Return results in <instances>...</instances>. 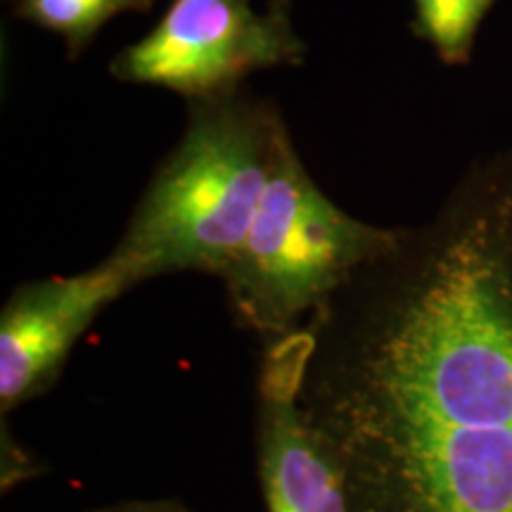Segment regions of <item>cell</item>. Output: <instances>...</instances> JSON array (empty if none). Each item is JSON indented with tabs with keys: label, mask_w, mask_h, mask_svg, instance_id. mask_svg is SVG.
Masks as SVG:
<instances>
[{
	"label": "cell",
	"mask_w": 512,
	"mask_h": 512,
	"mask_svg": "<svg viewBox=\"0 0 512 512\" xmlns=\"http://www.w3.org/2000/svg\"><path fill=\"white\" fill-rule=\"evenodd\" d=\"M155 0H17L19 15L62 36L69 53L79 55L93 36L121 12L150 10Z\"/></svg>",
	"instance_id": "cell-7"
},
{
	"label": "cell",
	"mask_w": 512,
	"mask_h": 512,
	"mask_svg": "<svg viewBox=\"0 0 512 512\" xmlns=\"http://www.w3.org/2000/svg\"><path fill=\"white\" fill-rule=\"evenodd\" d=\"M302 55L285 0L268 12H256L249 0H174L143 41L121 50L112 69L124 81L214 100L233 95L256 69L294 64Z\"/></svg>",
	"instance_id": "cell-4"
},
{
	"label": "cell",
	"mask_w": 512,
	"mask_h": 512,
	"mask_svg": "<svg viewBox=\"0 0 512 512\" xmlns=\"http://www.w3.org/2000/svg\"><path fill=\"white\" fill-rule=\"evenodd\" d=\"M140 283V268L114 249L83 273L17 287L0 313L3 413L46 392L100 311Z\"/></svg>",
	"instance_id": "cell-5"
},
{
	"label": "cell",
	"mask_w": 512,
	"mask_h": 512,
	"mask_svg": "<svg viewBox=\"0 0 512 512\" xmlns=\"http://www.w3.org/2000/svg\"><path fill=\"white\" fill-rule=\"evenodd\" d=\"M287 140L271 110L230 95L204 100L114 249L145 280L176 271L223 275L245 245Z\"/></svg>",
	"instance_id": "cell-2"
},
{
	"label": "cell",
	"mask_w": 512,
	"mask_h": 512,
	"mask_svg": "<svg viewBox=\"0 0 512 512\" xmlns=\"http://www.w3.org/2000/svg\"><path fill=\"white\" fill-rule=\"evenodd\" d=\"M102 512H188V510L176 501H133V503L114 505V508H107Z\"/></svg>",
	"instance_id": "cell-9"
},
{
	"label": "cell",
	"mask_w": 512,
	"mask_h": 512,
	"mask_svg": "<svg viewBox=\"0 0 512 512\" xmlns=\"http://www.w3.org/2000/svg\"><path fill=\"white\" fill-rule=\"evenodd\" d=\"M401 235L330 202L287 140L245 245L221 275L235 320L266 342L290 335Z\"/></svg>",
	"instance_id": "cell-3"
},
{
	"label": "cell",
	"mask_w": 512,
	"mask_h": 512,
	"mask_svg": "<svg viewBox=\"0 0 512 512\" xmlns=\"http://www.w3.org/2000/svg\"><path fill=\"white\" fill-rule=\"evenodd\" d=\"M294 339L349 512H512V185L403 230Z\"/></svg>",
	"instance_id": "cell-1"
},
{
	"label": "cell",
	"mask_w": 512,
	"mask_h": 512,
	"mask_svg": "<svg viewBox=\"0 0 512 512\" xmlns=\"http://www.w3.org/2000/svg\"><path fill=\"white\" fill-rule=\"evenodd\" d=\"M294 332L266 342L256 380V460L268 512H349L342 475L297 401Z\"/></svg>",
	"instance_id": "cell-6"
},
{
	"label": "cell",
	"mask_w": 512,
	"mask_h": 512,
	"mask_svg": "<svg viewBox=\"0 0 512 512\" xmlns=\"http://www.w3.org/2000/svg\"><path fill=\"white\" fill-rule=\"evenodd\" d=\"M498 0H415L418 31L441 60L463 64L472 53L477 29Z\"/></svg>",
	"instance_id": "cell-8"
}]
</instances>
